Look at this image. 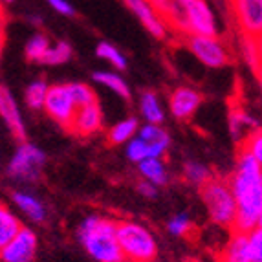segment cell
Masks as SVG:
<instances>
[{
    "mask_svg": "<svg viewBox=\"0 0 262 262\" xmlns=\"http://www.w3.org/2000/svg\"><path fill=\"white\" fill-rule=\"evenodd\" d=\"M20 227H22L20 220L4 204H0V248H4L20 231Z\"/></svg>",
    "mask_w": 262,
    "mask_h": 262,
    "instance_id": "cell-17",
    "label": "cell"
},
{
    "mask_svg": "<svg viewBox=\"0 0 262 262\" xmlns=\"http://www.w3.org/2000/svg\"><path fill=\"white\" fill-rule=\"evenodd\" d=\"M68 90H70V96H72V99H74V103H75V106H77V108L97 103L96 92H94L90 86H86V84L72 83V84H68Z\"/></svg>",
    "mask_w": 262,
    "mask_h": 262,
    "instance_id": "cell-24",
    "label": "cell"
},
{
    "mask_svg": "<svg viewBox=\"0 0 262 262\" xmlns=\"http://www.w3.org/2000/svg\"><path fill=\"white\" fill-rule=\"evenodd\" d=\"M202 94L194 88L189 86H178L174 88L169 96V106L170 112L176 119L180 121H187L194 116V112L198 110L202 103Z\"/></svg>",
    "mask_w": 262,
    "mask_h": 262,
    "instance_id": "cell-11",
    "label": "cell"
},
{
    "mask_svg": "<svg viewBox=\"0 0 262 262\" xmlns=\"http://www.w3.org/2000/svg\"><path fill=\"white\" fill-rule=\"evenodd\" d=\"M101 127H103V112H101L99 105L94 103V105L81 106L75 110L70 132H74L79 138H88V136L96 134Z\"/></svg>",
    "mask_w": 262,
    "mask_h": 262,
    "instance_id": "cell-13",
    "label": "cell"
},
{
    "mask_svg": "<svg viewBox=\"0 0 262 262\" xmlns=\"http://www.w3.org/2000/svg\"><path fill=\"white\" fill-rule=\"evenodd\" d=\"M176 2H180V4H189V2H191V0H176Z\"/></svg>",
    "mask_w": 262,
    "mask_h": 262,
    "instance_id": "cell-38",
    "label": "cell"
},
{
    "mask_svg": "<svg viewBox=\"0 0 262 262\" xmlns=\"http://www.w3.org/2000/svg\"><path fill=\"white\" fill-rule=\"evenodd\" d=\"M2 50H4V24H0V57H2Z\"/></svg>",
    "mask_w": 262,
    "mask_h": 262,
    "instance_id": "cell-36",
    "label": "cell"
},
{
    "mask_svg": "<svg viewBox=\"0 0 262 262\" xmlns=\"http://www.w3.org/2000/svg\"><path fill=\"white\" fill-rule=\"evenodd\" d=\"M127 8L130 9L136 17L140 18V22L145 26V30L149 31L150 35L156 39H165L167 35V26L165 22L160 18V15L154 11L152 6L147 0H123Z\"/></svg>",
    "mask_w": 262,
    "mask_h": 262,
    "instance_id": "cell-12",
    "label": "cell"
},
{
    "mask_svg": "<svg viewBox=\"0 0 262 262\" xmlns=\"http://www.w3.org/2000/svg\"><path fill=\"white\" fill-rule=\"evenodd\" d=\"M185 178L191 182V184L194 185H204L207 182V180L211 178V172L207 167H204L202 163H194V162H189L187 165H185Z\"/></svg>",
    "mask_w": 262,
    "mask_h": 262,
    "instance_id": "cell-29",
    "label": "cell"
},
{
    "mask_svg": "<svg viewBox=\"0 0 262 262\" xmlns=\"http://www.w3.org/2000/svg\"><path fill=\"white\" fill-rule=\"evenodd\" d=\"M13 202L18 206V209L24 211L31 220L42 222V220L46 219V209H44L42 202L33 196V194L17 191V192H13Z\"/></svg>",
    "mask_w": 262,
    "mask_h": 262,
    "instance_id": "cell-16",
    "label": "cell"
},
{
    "mask_svg": "<svg viewBox=\"0 0 262 262\" xmlns=\"http://www.w3.org/2000/svg\"><path fill=\"white\" fill-rule=\"evenodd\" d=\"M44 162H46V156H44V152L39 147L22 141V145L17 149V152L13 154L11 162H9L8 172L13 178L31 182V180L39 178Z\"/></svg>",
    "mask_w": 262,
    "mask_h": 262,
    "instance_id": "cell-5",
    "label": "cell"
},
{
    "mask_svg": "<svg viewBox=\"0 0 262 262\" xmlns=\"http://www.w3.org/2000/svg\"><path fill=\"white\" fill-rule=\"evenodd\" d=\"M48 4L52 6L55 11L66 15V17H72V15H74V8H72L66 0H48Z\"/></svg>",
    "mask_w": 262,
    "mask_h": 262,
    "instance_id": "cell-34",
    "label": "cell"
},
{
    "mask_svg": "<svg viewBox=\"0 0 262 262\" xmlns=\"http://www.w3.org/2000/svg\"><path fill=\"white\" fill-rule=\"evenodd\" d=\"M138 189H140L141 194H145L147 198H154V196H156V187H154L152 184H149V182H141V184L138 185Z\"/></svg>",
    "mask_w": 262,
    "mask_h": 262,
    "instance_id": "cell-35",
    "label": "cell"
},
{
    "mask_svg": "<svg viewBox=\"0 0 262 262\" xmlns=\"http://www.w3.org/2000/svg\"><path fill=\"white\" fill-rule=\"evenodd\" d=\"M48 48H50L48 37L42 35V33H37V35H33L30 40H28V44H26V57H28V61L40 62V61H42L44 53L48 52Z\"/></svg>",
    "mask_w": 262,
    "mask_h": 262,
    "instance_id": "cell-26",
    "label": "cell"
},
{
    "mask_svg": "<svg viewBox=\"0 0 262 262\" xmlns=\"http://www.w3.org/2000/svg\"><path fill=\"white\" fill-rule=\"evenodd\" d=\"M242 48H244V55L248 57V62L251 64V68H253L255 74H257V77H258V72H260V42L246 39L244 37Z\"/></svg>",
    "mask_w": 262,
    "mask_h": 262,
    "instance_id": "cell-31",
    "label": "cell"
},
{
    "mask_svg": "<svg viewBox=\"0 0 262 262\" xmlns=\"http://www.w3.org/2000/svg\"><path fill=\"white\" fill-rule=\"evenodd\" d=\"M2 2H4V4H11L13 0H0V4H2Z\"/></svg>",
    "mask_w": 262,
    "mask_h": 262,
    "instance_id": "cell-39",
    "label": "cell"
},
{
    "mask_svg": "<svg viewBox=\"0 0 262 262\" xmlns=\"http://www.w3.org/2000/svg\"><path fill=\"white\" fill-rule=\"evenodd\" d=\"M262 163L246 149H238L236 169L227 182L236 202L233 227L236 233H249L262 222Z\"/></svg>",
    "mask_w": 262,
    "mask_h": 262,
    "instance_id": "cell-1",
    "label": "cell"
},
{
    "mask_svg": "<svg viewBox=\"0 0 262 262\" xmlns=\"http://www.w3.org/2000/svg\"><path fill=\"white\" fill-rule=\"evenodd\" d=\"M200 187L202 200L207 207L209 219L219 226L231 227L236 216V202L231 189H229V184L222 178L211 176Z\"/></svg>",
    "mask_w": 262,
    "mask_h": 262,
    "instance_id": "cell-4",
    "label": "cell"
},
{
    "mask_svg": "<svg viewBox=\"0 0 262 262\" xmlns=\"http://www.w3.org/2000/svg\"><path fill=\"white\" fill-rule=\"evenodd\" d=\"M42 108L48 112V116L53 121H57L66 130H70L72 119H74L77 106H75L74 99L70 96L68 84H53V86H48Z\"/></svg>",
    "mask_w": 262,
    "mask_h": 262,
    "instance_id": "cell-7",
    "label": "cell"
},
{
    "mask_svg": "<svg viewBox=\"0 0 262 262\" xmlns=\"http://www.w3.org/2000/svg\"><path fill=\"white\" fill-rule=\"evenodd\" d=\"M141 114L145 116V119L149 121V125H160L163 121V110L160 106L156 94L154 92H145L141 96Z\"/></svg>",
    "mask_w": 262,
    "mask_h": 262,
    "instance_id": "cell-21",
    "label": "cell"
},
{
    "mask_svg": "<svg viewBox=\"0 0 262 262\" xmlns=\"http://www.w3.org/2000/svg\"><path fill=\"white\" fill-rule=\"evenodd\" d=\"M167 227H169V231L172 233V235H185L187 229L191 227V219H189L185 213L176 214L174 219L167 224Z\"/></svg>",
    "mask_w": 262,
    "mask_h": 262,
    "instance_id": "cell-33",
    "label": "cell"
},
{
    "mask_svg": "<svg viewBox=\"0 0 262 262\" xmlns=\"http://www.w3.org/2000/svg\"><path fill=\"white\" fill-rule=\"evenodd\" d=\"M233 13L241 26L242 37L260 42L262 0H231Z\"/></svg>",
    "mask_w": 262,
    "mask_h": 262,
    "instance_id": "cell-9",
    "label": "cell"
},
{
    "mask_svg": "<svg viewBox=\"0 0 262 262\" xmlns=\"http://www.w3.org/2000/svg\"><path fill=\"white\" fill-rule=\"evenodd\" d=\"M187 48L198 61L209 68H222L233 61L231 53L227 52L226 44L219 37H187Z\"/></svg>",
    "mask_w": 262,
    "mask_h": 262,
    "instance_id": "cell-6",
    "label": "cell"
},
{
    "mask_svg": "<svg viewBox=\"0 0 262 262\" xmlns=\"http://www.w3.org/2000/svg\"><path fill=\"white\" fill-rule=\"evenodd\" d=\"M94 81L108 86L110 90L116 92L118 96L125 97V99H130V90H128L127 83H125L118 74H110V72H96V74H94Z\"/></svg>",
    "mask_w": 262,
    "mask_h": 262,
    "instance_id": "cell-22",
    "label": "cell"
},
{
    "mask_svg": "<svg viewBox=\"0 0 262 262\" xmlns=\"http://www.w3.org/2000/svg\"><path fill=\"white\" fill-rule=\"evenodd\" d=\"M72 57V46L68 42H57L55 46H50L48 52L44 53L42 57V64H62V62H68Z\"/></svg>",
    "mask_w": 262,
    "mask_h": 262,
    "instance_id": "cell-23",
    "label": "cell"
},
{
    "mask_svg": "<svg viewBox=\"0 0 262 262\" xmlns=\"http://www.w3.org/2000/svg\"><path fill=\"white\" fill-rule=\"evenodd\" d=\"M241 147L248 150L258 163H262V132H260V128L257 127L253 132H249V134L246 136V140L241 143Z\"/></svg>",
    "mask_w": 262,
    "mask_h": 262,
    "instance_id": "cell-28",
    "label": "cell"
},
{
    "mask_svg": "<svg viewBox=\"0 0 262 262\" xmlns=\"http://www.w3.org/2000/svg\"><path fill=\"white\" fill-rule=\"evenodd\" d=\"M226 262H251L248 251V235L236 233L226 249Z\"/></svg>",
    "mask_w": 262,
    "mask_h": 262,
    "instance_id": "cell-20",
    "label": "cell"
},
{
    "mask_svg": "<svg viewBox=\"0 0 262 262\" xmlns=\"http://www.w3.org/2000/svg\"><path fill=\"white\" fill-rule=\"evenodd\" d=\"M0 24H4V15H2V4H0Z\"/></svg>",
    "mask_w": 262,
    "mask_h": 262,
    "instance_id": "cell-37",
    "label": "cell"
},
{
    "mask_svg": "<svg viewBox=\"0 0 262 262\" xmlns=\"http://www.w3.org/2000/svg\"><path fill=\"white\" fill-rule=\"evenodd\" d=\"M116 238L127 262H152L158 255V244L147 227L128 220L116 222Z\"/></svg>",
    "mask_w": 262,
    "mask_h": 262,
    "instance_id": "cell-3",
    "label": "cell"
},
{
    "mask_svg": "<svg viewBox=\"0 0 262 262\" xmlns=\"http://www.w3.org/2000/svg\"><path fill=\"white\" fill-rule=\"evenodd\" d=\"M136 130H138V119L127 118V119H123V121L116 123V125L110 128L106 140H108L110 145L127 143V141L132 140V136L136 134Z\"/></svg>",
    "mask_w": 262,
    "mask_h": 262,
    "instance_id": "cell-18",
    "label": "cell"
},
{
    "mask_svg": "<svg viewBox=\"0 0 262 262\" xmlns=\"http://www.w3.org/2000/svg\"><path fill=\"white\" fill-rule=\"evenodd\" d=\"M46 92H48V84L42 79H37L28 86L26 90V103L30 108L40 110L44 106V99H46Z\"/></svg>",
    "mask_w": 262,
    "mask_h": 262,
    "instance_id": "cell-25",
    "label": "cell"
},
{
    "mask_svg": "<svg viewBox=\"0 0 262 262\" xmlns=\"http://www.w3.org/2000/svg\"><path fill=\"white\" fill-rule=\"evenodd\" d=\"M140 172L152 185H165L169 182L165 167H163V163L158 158H150V160L140 162Z\"/></svg>",
    "mask_w": 262,
    "mask_h": 262,
    "instance_id": "cell-19",
    "label": "cell"
},
{
    "mask_svg": "<svg viewBox=\"0 0 262 262\" xmlns=\"http://www.w3.org/2000/svg\"><path fill=\"white\" fill-rule=\"evenodd\" d=\"M96 53H97V57H101V59H106L110 64H114L116 68H119V70H125V68H127V59H125V55H123L118 48H114L112 44L99 42V44H97Z\"/></svg>",
    "mask_w": 262,
    "mask_h": 262,
    "instance_id": "cell-27",
    "label": "cell"
},
{
    "mask_svg": "<svg viewBox=\"0 0 262 262\" xmlns=\"http://www.w3.org/2000/svg\"><path fill=\"white\" fill-rule=\"evenodd\" d=\"M140 140L143 141H169V136L160 125H147L140 130Z\"/></svg>",
    "mask_w": 262,
    "mask_h": 262,
    "instance_id": "cell-32",
    "label": "cell"
},
{
    "mask_svg": "<svg viewBox=\"0 0 262 262\" xmlns=\"http://www.w3.org/2000/svg\"><path fill=\"white\" fill-rule=\"evenodd\" d=\"M216 20L206 0H191L185 4V35L216 37Z\"/></svg>",
    "mask_w": 262,
    "mask_h": 262,
    "instance_id": "cell-8",
    "label": "cell"
},
{
    "mask_svg": "<svg viewBox=\"0 0 262 262\" xmlns=\"http://www.w3.org/2000/svg\"><path fill=\"white\" fill-rule=\"evenodd\" d=\"M37 253V235L28 227H20V231L0 248L2 262H31Z\"/></svg>",
    "mask_w": 262,
    "mask_h": 262,
    "instance_id": "cell-10",
    "label": "cell"
},
{
    "mask_svg": "<svg viewBox=\"0 0 262 262\" xmlns=\"http://www.w3.org/2000/svg\"><path fill=\"white\" fill-rule=\"evenodd\" d=\"M0 116H2L8 128L11 130V134L15 136V140H26V128H24V121H22V116L18 112L17 101H15L13 94L2 84H0Z\"/></svg>",
    "mask_w": 262,
    "mask_h": 262,
    "instance_id": "cell-14",
    "label": "cell"
},
{
    "mask_svg": "<svg viewBox=\"0 0 262 262\" xmlns=\"http://www.w3.org/2000/svg\"><path fill=\"white\" fill-rule=\"evenodd\" d=\"M248 235V251L251 262H262V229L255 227Z\"/></svg>",
    "mask_w": 262,
    "mask_h": 262,
    "instance_id": "cell-30",
    "label": "cell"
},
{
    "mask_svg": "<svg viewBox=\"0 0 262 262\" xmlns=\"http://www.w3.org/2000/svg\"><path fill=\"white\" fill-rule=\"evenodd\" d=\"M79 242L97 262H127L116 238V222L92 214L77 229Z\"/></svg>",
    "mask_w": 262,
    "mask_h": 262,
    "instance_id": "cell-2",
    "label": "cell"
},
{
    "mask_svg": "<svg viewBox=\"0 0 262 262\" xmlns=\"http://www.w3.org/2000/svg\"><path fill=\"white\" fill-rule=\"evenodd\" d=\"M167 147H169V141H143L140 138H136L128 143L127 156L136 163L143 162V160H150V158L160 160V156L165 152Z\"/></svg>",
    "mask_w": 262,
    "mask_h": 262,
    "instance_id": "cell-15",
    "label": "cell"
}]
</instances>
